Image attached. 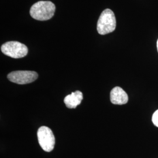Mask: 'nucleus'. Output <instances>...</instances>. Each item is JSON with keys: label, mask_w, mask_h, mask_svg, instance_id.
Here are the masks:
<instances>
[{"label": "nucleus", "mask_w": 158, "mask_h": 158, "mask_svg": "<svg viewBox=\"0 0 158 158\" xmlns=\"http://www.w3.org/2000/svg\"><path fill=\"white\" fill-rule=\"evenodd\" d=\"M56 7L49 1H40L35 3L30 9V15L38 21H47L54 15Z\"/></svg>", "instance_id": "f257e3e1"}, {"label": "nucleus", "mask_w": 158, "mask_h": 158, "mask_svg": "<svg viewBox=\"0 0 158 158\" xmlns=\"http://www.w3.org/2000/svg\"><path fill=\"white\" fill-rule=\"evenodd\" d=\"M38 139L42 149L47 152H51L55 147V138L52 130L45 126L40 127L37 132Z\"/></svg>", "instance_id": "20e7f679"}, {"label": "nucleus", "mask_w": 158, "mask_h": 158, "mask_svg": "<svg viewBox=\"0 0 158 158\" xmlns=\"http://www.w3.org/2000/svg\"><path fill=\"white\" fill-rule=\"evenodd\" d=\"M110 100L114 104L123 105L127 103L128 96L122 88L115 87L110 93Z\"/></svg>", "instance_id": "423d86ee"}, {"label": "nucleus", "mask_w": 158, "mask_h": 158, "mask_svg": "<svg viewBox=\"0 0 158 158\" xmlns=\"http://www.w3.org/2000/svg\"><path fill=\"white\" fill-rule=\"evenodd\" d=\"M116 28V19L110 9L104 10L97 22V29L98 34L104 35L113 32Z\"/></svg>", "instance_id": "f03ea898"}, {"label": "nucleus", "mask_w": 158, "mask_h": 158, "mask_svg": "<svg viewBox=\"0 0 158 158\" xmlns=\"http://www.w3.org/2000/svg\"><path fill=\"white\" fill-rule=\"evenodd\" d=\"M157 49H158V40H157Z\"/></svg>", "instance_id": "1a4fd4ad"}, {"label": "nucleus", "mask_w": 158, "mask_h": 158, "mask_svg": "<svg viewBox=\"0 0 158 158\" xmlns=\"http://www.w3.org/2000/svg\"><path fill=\"white\" fill-rule=\"evenodd\" d=\"M2 52L8 56L14 59L22 58L27 55L28 49L27 46L17 41H10L1 46Z\"/></svg>", "instance_id": "7ed1b4c3"}, {"label": "nucleus", "mask_w": 158, "mask_h": 158, "mask_svg": "<svg viewBox=\"0 0 158 158\" xmlns=\"http://www.w3.org/2000/svg\"><path fill=\"white\" fill-rule=\"evenodd\" d=\"M8 80L18 85H26L35 81L38 77V74L34 71L18 70L8 74Z\"/></svg>", "instance_id": "39448f33"}, {"label": "nucleus", "mask_w": 158, "mask_h": 158, "mask_svg": "<svg viewBox=\"0 0 158 158\" xmlns=\"http://www.w3.org/2000/svg\"><path fill=\"white\" fill-rule=\"evenodd\" d=\"M83 98V93L80 91L77 90L66 96L64 102L69 108H76L81 104Z\"/></svg>", "instance_id": "0eeeda50"}, {"label": "nucleus", "mask_w": 158, "mask_h": 158, "mask_svg": "<svg viewBox=\"0 0 158 158\" xmlns=\"http://www.w3.org/2000/svg\"><path fill=\"white\" fill-rule=\"evenodd\" d=\"M153 124L156 127H158V110H157L155 113H153L152 118Z\"/></svg>", "instance_id": "6e6552de"}]
</instances>
